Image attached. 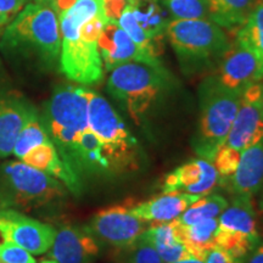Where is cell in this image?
I'll return each mask as SVG.
<instances>
[{
	"label": "cell",
	"instance_id": "6da1fadb",
	"mask_svg": "<svg viewBox=\"0 0 263 263\" xmlns=\"http://www.w3.org/2000/svg\"><path fill=\"white\" fill-rule=\"evenodd\" d=\"M104 14L101 0H76L59 16L61 32L60 68L68 80L83 85L100 83L104 65L98 43L81 37L80 25Z\"/></svg>",
	"mask_w": 263,
	"mask_h": 263
},
{
	"label": "cell",
	"instance_id": "7a4b0ae2",
	"mask_svg": "<svg viewBox=\"0 0 263 263\" xmlns=\"http://www.w3.org/2000/svg\"><path fill=\"white\" fill-rule=\"evenodd\" d=\"M8 50L34 55L48 65L60 60V20L51 5L33 2L26 4L3 34Z\"/></svg>",
	"mask_w": 263,
	"mask_h": 263
},
{
	"label": "cell",
	"instance_id": "3957f363",
	"mask_svg": "<svg viewBox=\"0 0 263 263\" xmlns=\"http://www.w3.org/2000/svg\"><path fill=\"white\" fill-rule=\"evenodd\" d=\"M166 37L186 73L218 64L232 43L224 28L210 18H172Z\"/></svg>",
	"mask_w": 263,
	"mask_h": 263
},
{
	"label": "cell",
	"instance_id": "277c9868",
	"mask_svg": "<svg viewBox=\"0 0 263 263\" xmlns=\"http://www.w3.org/2000/svg\"><path fill=\"white\" fill-rule=\"evenodd\" d=\"M199 99L200 123L194 149L200 159L212 163L234 122L241 93L224 87L216 76H211L200 85Z\"/></svg>",
	"mask_w": 263,
	"mask_h": 263
},
{
	"label": "cell",
	"instance_id": "5b68a950",
	"mask_svg": "<svg viewBox=\"0 0 263 263\" xmlns=\"http://www.w3.org/2000/svg\"><path fill=\"white\" fill-rule=\"evenodd\" d=\"M170 73L163 66L127 62L110 71L107 91L126 106L137 124L168 90Z\"/></svg>",
	"mask_w": 263,
	"mask_h": 263
},
{
	"label": "cell",
	"instance_id": "8992f818",
	"mask_svg": "<svg viewBox=\"0 0 263 263\" xmlns=\"http://www.w3.org/2000/svg\"><path fill=\"white\" fill-rule=\"evenodd\" d=\"M47 127L60 156L74 170L78 138L89 128L85 88L62 85L54 91L47 107Z\"/></svg>",
	"mask_w": 263,
	"mask_h": 263
},
{
	"label": "cell",
	"instance_id": "52a82bcc",
	"mask_svg": "<svg viewBox=\"0 0 263 263\" xmlns=\"http://www.w3.org/2000/svg\"><path fill=\"white\" fill-rule=\"evenodd\" d=\"M64 195L60 180L24 161L6 162L0 167V201L5 206L35 209Z\"/></svg>",
	"mask_w": 263,
	"mask_h": 263
},
{
	"label": "cell",
	"instance_id": "ba28073f",
	"mask_svg": "<svg viewBox=\"0 0 263 263\" xmlns=\"http://www.w3.org/2000/svg\"><path fill=\"white\" fill-rule=\"evenodd\" d=\"M88 99V127L103 141L115 171L124 168L136 153L137 140L106 99L85 88Z\"/></svg>",
	"mask_w": 263,
	"mask_h": 263
},
{
	"label": "cell",
	"instance_id": "9c48e42d",
	"mask_svg": "<svg viewBox=\"0 0 263 263\" xmlns=\"http://www.w3.org/2000/svg\"><path fill=\"white\" fill-rule=\"evenodd\" d=\"M146 224L132 212L129 202L100 210L91 219L90 230L114 248L128 249L139 240Z\"/></svg>",
	"mask_w": 263,
	"mask_h": 263
},
{
	"label": "cell",
	"instance_id": "30bf717a",
	"mask_svg": "<svg viewBox=\"0 0 263 263\" xmlns=\"http://www.w3.org/2000/svg\"><path fill=\"white\" fill-rule=\"evenodd\" d=\"M57 230L51 226L29 218L14 210L0 211V242L11 241L32 255L51 249Z\"/></svg>",
	"mask_w": 263,
	"mask_h": 263
},
{
	"label": "cell",
	"instance_id": "8fae6325",
	"mask_svg": "<svg viewBox=\"0 0 263 263\" xmlns=\"http://www.w3.org/2000/svg\"><path fill=\"white\" fill-rule=\"evenodd\" d=\"M262 85L261 82L251 84L241 93L238 112L226 139V145L242 151L263 139Z\"/></svg>",
	"mask_w": 263,
	"mask_h": 263
},
{
	"label": "cell",
	"instance_id": "7c38bea8",
	"mask_svg": "<svg viewBox=\"0 0 263 263\" xmlns=\"http://www.w3.org/2000/svg\"><path fill=\"white\" fill-rule=\"evenodd\" d=\"M216 77L224 87L242 93L263 80V61L248 47L234 41L219 60Z\"/></svg>",
	"mask_w": 263,
	"mask_h": 263
},
{
	"label": "cell",
	"instance_id": "4fadbf2b",
	"mask_svg": "<svg viewBox=\"0 0 263 263\" xmlns=\"http://www.w3.org/2000/svg\"><path fill=\"white\" fill-rule=\"evenodd\" d=\"M98 48L103 60L104 70L112 71L127 62H144L153 66H163L159 58L143 50L116 21L105 24L98 41Z\"/></svg>",
	"mask_w": 263,
	"mask_h": 263
},
{
	"label": "cell",
	"instance_id": "5bb4252c",
	"mask_svg": "<svg viewBox=\"0 0 263 263\" xmlns=\"http://www.w3.org/2000/svg\"><path fill=\"white\" fill-rule=\"evenodd\" d=\"M218 180L219 174L210 161L196 159L167 174L162 192H184L205 196L218 184Z\"/></svg>",
	"mask_w": 263,
	"mask_h": 263
},
{
	"label": "cell",
	"instance_id": "9a60e30c",
	"mask_svg": "<svg viewBox=\"0 0 263 263\" xmlns=\"http://www.w3.org/2000/svg\"><path fill=\"white\" fill-rule=\"evenodd\" d=\"M37 115L35 108L20 94L0 93V157L12 153L20 132Z\"/></svg>",
	"mask_w": 263,
	"mask_h": 263
},
{
	"label": "cell",
	"instance_id": "2e32d148",
	"mask_svg": "<svg viewBox=\"0 0 263 263\" xmlns=\"http://www.w3.org/2000/svg\"><path fill=\"white\" fill-rule=\"evenodd\" d=\"M99 246L89 233L66 226L57 232L51 246V258L58 263H93Z\"/></svg>",
	"mask_w": 263,
	"mask_h": 263
},
{
	"label": "cell",
	"instance_id": "e0dca14e",
	"mask_svg": "<svg viewBox=\"0 0 263 263\" xmlns=\"http://www.w3.org/2000/svg\"><path fill=\"white\" fill-rule=\"evenodd\" d=\"M200 195L184 193L170 192L162 195L147 200L145 202L132 206V212L141 221L155 224V223L170 222L178 218L190 205L200 199Z\"/></svg>",
	"mask_w": 263,
	"mask_h": 263
},
{
	"label": "cell",
	"instance_id": "ac0fdd59",
	"mask_svg": "<svg viewBox=\"0 0 263 263\" xmlns=\"http://www.w3.org/2000/svg\"><path fill=\"white\" fill-rule=\"evenodd\" d=\"M25 163L50 174L64 184L73 194L81 193L80 176L74 172V170L62 159L59 154L57 146L52 141L35 146L29 153L22 157Z\"/></svg>",
	"mask_w": 263,
	"mask_h": 263
},
{
	"label": "cell",
	"instance_id": "d6986e66",
	"mask_svg": "<svg viewBox=\"0 0 263 263\" xmlns=\"http://www.w3.org/2000/svg\"><path fill=\"white\" fill-rule=\"evenodd\" d=\"M229 182L235 195L254 196L263 189V139L241 151L238 168Z\"/></svg>",
	"mask_w": 263,
	"mask_h": 263
},
{
	"label": "cell",
	"instance_id": "ffe728a7",
	"mask_svg": "<svg viewBox=\"0 0 263 263\" xmlns=\"http://www.w3.org/2000/svg\"><path fill=\"white\" fill-rule=\"evenodd\" d=\"M218 228L235 233L258 244L259 235L252 196L235 195L232 203L219 215Z\"/></svg>",
	"mask_w": 263,
	"mask_h": 263
},
{
	"label": "cell",
	"instance_id": "44dd1931",
	"mask_svg": "<svg viewBox=\"0 0 263 263\" xmlns=\"http://www.w3.org/2000/svg\"><path fill=\"white\" fill-rule=\"evenodd\" d=\"M127 8L144 33L162 49L167 26L171 21L167 15L168 10L162 0H129Z\"/></svg>",
	"mask_w": 263,
	"mask_h": 263
},
{
	"label": "cell",
	"instance_id": "7402d4cb",
	"mask_svg": "<svg viewBox=\"0 0 263 263\" xmlns=\"http://www.w3.org/2000/svg\"><path fill=\"white\" fill-rule=\"evenodd\" d=\"M76 172L108 173L115 171L105 145L89 128L81 133L74 156Z\"/></svg>",
	"mask_w": 263,
	"mask_h": 263
},
{
	"label": "cell",
	"instance_id": "603a6c76",
	"mask_svg": "<svg viewBox=\"0 0 263 263\" xmlns=\"http://www.w3.org/2000/svg\"><path fill=\"white\" fill-rule=\"evenodd\" d=\"M174 234L179 242L185 246L193 257L203 259L210 249L215 245V234L218 228V218H209L195 224L185 226L173 219Z\"/></svg>",
	"mask_w": 263,
	"mask_h": 263
},
{
	"label": "cell",
	"instance_id": "cb8c5ba5",
	"mask_svg": "<svg viewBox=\"0 0 263 263\" xmlns=\"http://www.w3.org/2000/svg\"><path fill=\"white\" fill-rule=\"evenodd\" d=\"M258 0H205L209 18L222 28L235 31L239 28Z\"/></svg>",
	"mask_w": 263,
	"mask_h": 263
},
{
	"label": "cell",
	"instance_id": "d4e9b609",
	"mask_svg": "<svg viewBox=\"0 0 263 263\" xmlns=\"http://www.w3.org/2000/svg\"><path fill=\"white\" fill-rule=\"evenodd\" d=\"M150 226L141 234V238L149 240L154 245L163 263H173L179 259L193 257L185 246L177 240L173 221L155 223Z\"/></svg>",
	"mask_w": 263,
	"mask_h": 263
},
{
	"label": "cell",
	"instance_id": "484cf974",
	"mask_svg": "<svg viewBox=\"0 0 263 263\" xmlns=\"http://www.w3.org/2000/svg\"><path fill=\"white\" fill-rule=\"evenodd\" d=\"M234 32L235 41L248 47L263 61V2H257L246 21Z\"/></svg>",
	"mask_w": 263,
	"mask_h": 263
},
{
	"label": "cell",
	"instance_id": "4316f807",
	"mask_svg": "<svg viewBox=\"0 0 263 263\" xmlns=\"http://www.w3.org/2000/svg\"><path fill=\"white\" fill-rule=\"evenodd\" d=\"M228 205V201L221 195H205L190 205L177 219L182 224L190 226L209 218H218Z\"/></svg>",
	"mask_w": 263,
	"mask_h": 263
},
{
	"label": "cell",
	"instance_id": "83f0119b",
	"mask_svg": "<svg viewBox=\"0 0 263 263\" xmlns=\"http://www.w3.org/2000/svg\"><path fill=\"white\" fill-rule=\"evenodd\" d=\"M49 141H52L50 136H49V132L44 124L41 122L37 115L32 120H29L22 128V130L20 132L17 139L15 141L12 154L20 160H22V157L32 149H34L35 146L49 143Z\"/></svg>",
	"mask_w": 263,
	"mask_h": 263
},
{
	"label": "cell",
	"instance_id": "f1b7e54d",
	"mask_svg": "<svg viewBox=\"0 0 263 263\" xmlns=\"http://www.w3.org/2000/svg\"><path fill=\"white\" fill-rule=\"evenodd\" d=\"M117 24L120 25V27L122 28L123 31L126 32L141 49H143V50H145L147 54L153 55V57L160 59V54L162 52V49L157 47L155 43L151 41L145 33H144L143 29L140 28V26L137 24V21L134 20L133 15H132V12L127 6L122 11L120 17H118Z\"/></svg>",
	"mask_w": 263,
	"mask_h": 263
},
{
	"label": "cell",
	"instance_id": "f546056e",
	"mask_svg": "<svg viewBox=\"0 0 263 263\" xmlns=\"http://www.w3.org/2000/svg\"><path fill=\"white\" fill-rule=\"evenodd\" d=\"M172 18H209L205 0H162Z\"/></svg>",
	"mask_w": 263,
	"mask_h": 263
},
{
	"label": "cell",
	"instance_id": "4dcf8cb0",
	"mask_svg": "<svg viewBox=\"0 0 263 263\" xmlns=\"http://www.w3.org/2000/svg\"><path fill=\"white\" fill-rule=\"evenodd\" d=\"M241 151L233 149L226 144L217 150L215 157H213L212 164L215 166L217 172L219 174V178L230 179L233 174L235 173L240 161Z\"/></svg>",
	"mask_w": 263,
	"mask_h": 263
},
{
	"label": "cell",
	"instance_id": "1f68e13d",
	"mask_svg": "<svg viewBox=\"0 0 263 263\" xmlns=\"http://www.w3.org/2000/svg\"><path fill=\"white\" fill-rule=\"evenodd\" d=\"M0 262L2 263H37L32 254L11 241L0 242Z\"/></svg>",
	"mask_w": 263,
	"mask_h": 263
},
{
	"label": "cell",
	"instance_id": "d6a6232c",
	"mask_svg": "<svg viewBox=\"0 0 263 263\" xmlns=\"http://www.w3.org/2000/svg\"><path fill=\"white\" fill-rule=\"evenodd\" d=\"M132 248H133V252L128 263H163L156 249L149 240L140 236Z\"/></svg>",
	"mask_w": 263,
	"mask_h": 263
},
{
	"label": "cell",
	"instance_id": "836d02e7",
	"mask_svg": "<svg viewBox=\"0 0 263 263\" xmlns=\"http://www.w3.org/2000/svg\"><path fill=\"white\" fill-rule=\"evenodd\" d=\"M26 4V0H0V31L8 27Z\"/></svg>",
	"mask_w": 263,
	"mask_h": 263
},
{
	"label": "cell",
	"instance_id": "e575fe53",
	"mask_svg": "<svg viewBox=\"0 0 263 263\" xmlns=\"http://www.w3.org/2000/svg\"><path fill=\"white\" fill-rule=\"evenodd\" d=\"M205 263H240L230 256L224 250L213 246L207 251Z\"/></svg>",
	"mask_w": 263,
	"mask_h": 263
},
{
	"label": "cell",
	"instance_id": "d590c367",
	"mask_svg": "<svg viewBox=\"0 0 263 263\" xmlns=\"http://www.w3.org/2000/svg\"><path fill=\"white\" fill-rule=\"evenodd\" d=\"M241 263H263V242H258Z\"/></svg>",
	"mask_w": 263,
	"mask_h": 263
},
{
	"label": "cell",
	"instance_id": "8d00e7d4",
	"mask_svg": "<svg viewBox=\"0 0 263 263\" xmlns=\"http://www.w3.org/2000/svg\"><path fill=\"white\" fill-rule=\"evenodd\" d=\"M173 263H205V261H203V259L196 258V257H188V258L179 259V261L173 262Z\"/></svg>",
	"mask_w": 263,
	"mask_h": 263
},
{
	"label": "cell",
	"instance_id": "74e56055",
	"mask_svg": "<svg viewBox=\"0 0 263 263\" xmlns=\"http://www.w3.org/2000/svg\"><path fill=\"white\" fill-rule=\"evenodd\" d=\"M59 2V0H43L42 3H45V4H49V5H54V4H57V3Z\"/></svg>",
	"mask_w": 263,
	"mask_h": 263
},
{
	"label": "cell",
	"instance_id": "f35d334b",
	"mask_svg": "<svg viewBox=\"0 0 263 263\" xmlns=\"http://www.w3.org/2000/svg\"><path fill=\"white\" fill-rule=\"evenodd\" d=\"M259 207H261V211L263 212V195H262V199H261V203H259Z\"/></svg>",
	"mask_w": 263,
	"mask_h": 263
},
{
	"label": "cell",
	"instance_id": "ab89813d",
	"mask_svg": "<svg viewBox=\"0 0 263 263\" xmlns=\"http://www.w3.org/2000/svg\"><path fill=\"white\" fill-rule=\"evenodd\" d=\"M262 106H263V85H262Z\"/></svg>",
	"mask_w": 263,
	"mask_h": 263
},
{
	"label": "cell",
	"instance_id": "60d3db41",
	"mask_svg": "<svg viewBox=\"0 0 263 263\" xmlns=\"http://www.w3.org/2000/svg\"><path fill=\"white\" fill-rule=\"evenodd\" d=\"M34 2H37V3H42L43 0H34Z\"/></svg>",
	"mask_w": 263,
	"mask_h": 263
},
{
	"label": "cell",
	"instance_id": "b9f144b4",
	"mask_svg": "<svg viewBox=\"0 0 263 263\" xmlns=\"http://www.w3.org/2000/svg\"><path fill=\"white\" fill-rule=\"evenodd\" d=\"M258 2H263V0H258Z\"/></svg>",
	"mask_w": 263,
	"mask_h": 263
}]
</instances>
